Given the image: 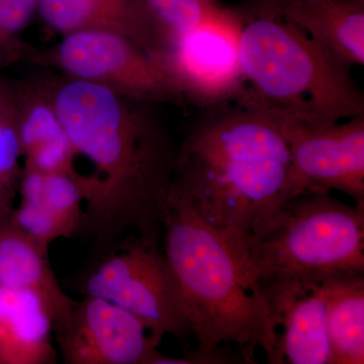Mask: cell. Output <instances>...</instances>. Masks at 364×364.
<instances>
[{"label":"cell","mask_w":364,"mask_h":364,"mask_svg":"<svg viewBox=\"0 0 364 364\" xmlns=\"http://www.w3.org/2000/svg\"><path fill=\"white\" fill-rule=\"evenodd\" d=\"M45 75L74 148L95 167L78 232L98 254L129 236L159 241L177 150L160 105L58 72Z\"/></svg>","instance_id":"1"},{"label":"cell","mask_w":364,"mask_h":364,"mask_svg":"<svg viewBox=\"0 0 364 364\" xmlns=\"http://www.w3.org/2000/svg\"><path fill=\"white\" fill-rule=\"evenodd\" d=\"M172 186L237 253L293 196L289 144L244 100L202 111L177 146Z\"/></svg>","instance_id":"2"},{"label":"cell","mask_w":364,"mask_h":364,"mask_svg":"<svg viewBox=\"0 0 364 364\" xmlns=\"http://www.w3.org/2000/svg\"><path fill=\"white\" fill-rule=\"evenodd\" d=\"M163 251L173 270L198 350L191 363H232L223 345L240 348L254 363L261 348L269 363L277 343L272 310L249 280L234 249L196 214L188 198L171 186L163 218Z\"/></svg>","instance_id":"3"},{"label":"cell","mask_w":364,"mask_h":364,"mask_svg":"<svg viewBox=\"0 0 364 364\" xmlns=\"http://www.w3.org/2000/svg\"><path fill=\"white\" fill-rule=\"evenodd\" d=\"M247 90L241 98L296 121L329 124L363 116L364 95L345 65L259 0L238 6Z\"/></svg>","instance_id":"4"},{"label":"cell","mask_w":364,"mask_h":364,"mask_svg":"<svg viewBox=\"0 0 364 364\" xmlns=\"http://www.w3.org/2000/svg\"><path fill=\"white\" fill-rule=\"evenodd\" d=\"M249 280L364 274V208L332 193L291 196L237 251Z\"/></svg>","instance_id":"5"},{"label":"cell","mask_w":364,"mask_h":364,"mask_svg":"<svg viewBox=\"0 0 364 364\" xmlns=\"http://www.w3.org/2000/svg\"><path fill=\"white\" fill-rule=\"evenodd\" d=\"M80 287L85 296L133 314L158 339L191 335L181 287L159 241L127 237L100 254Z\"/></svg>","instance_id":"6"},{"label":"cell","mask_w":364,"mask_h":364,"mask_svg":"<svg viewBox=\"0 0 364 364\" xmlns=\"http://www.w3.org/2000/svg\"><path fill=\"white\" fill-rule=\"evenodd\" d=\"M35 66L146 102L186 105L159 57L117 33L81 31L62 36L57 44L39 48Z\"/></svg>","instance_id":"7"},{"label":"cell","mask_w":364,"mask_h":364,"mask_svg":"<svg viewBox=\"0 0 364 364\" xmlns=\"http://www.w3.org/2000/svg\"><path fill=\"white\" fill-rule=\"evenodd\" d=\"M242 23L239 7L228 6L220 16L182 33L164 51L155 53L186 105L207 111L233 104L245 95L239 50Z\"/></svg>","instance_id":"8"},{"label":"cell","mask_w":364,"mask_h":364,"mask_svg":"<svg viewBox=\"0 0 364 364\" xmlns=\"http://www.w3.org/2000/svg\"><path fill=\"white\" fill-rule=\"evenodd\" d=\"M245 102L269 114L286 138L293 196L340 191L364 208V114L315 126Z\"/></svg>","instance_id":"9"},{"label":"cell","mask_w":364,"mask_h":364,"mask_svg":"<svg viewBox=\"0 0 364 364\" xmlns=\"http://www.w3.org/2000/svg\"><path fill=\"white\" fill-rule=\"evenodd\" d=\"M54 331L67 364H155L161 354L162 340L143 322L98 296L76 301Z\"/></svg>","instance_id":"10"},{"label":"cell","mask_w":364,"mask_h":364,"mask_svg":"<svg viewBox=\"0 0 364 364\" xmlns=\"http://www.w3.org/2000/svg\"><path fill=\"white\" fill-rule=\"evenodd\" d=\"M336 277L282 279L258 286L277 330V347L268 363L330 364L327 310Z\"/></svg>","instance_id":"11"},{"label":"cell","mask_w":364,"mask_h":364,"mask_svg":"<svg viewBox=\"0 0 364 364\" xmlns=\"http://www.w3.org/2000/svg\"><path fill=\"white\" fill-rule=\"evenodd\" d=\"M16 131L23 166L44 173H79L74 148L45 74L11 79Z\"/></svg>","instance_id":"12"},{"label":"cell","mask_w":364,"mask_h":364,"mask_svg":"<svg viewBox=\"0 0 364 364\" xmlns=\"http://www.w3.org/2000/svg\"><path fill=\"white\" fill-rule=\"evenodd\" d=\"M38 16L61 37L81 31L114 33L153 54L169 46L144 0H39Z\"/></svg>","instance_id":"13"},{"label":"cell","mask_w":364,"mask_h":364,"mask_svg":"<svg viewBox=\"0 0 364 364\" xmlns=\"http://www.w3.org/2000/svg\"><path fill=\"white\" fill-rule=\"evenodd\" d=\"M345 65L364 64V0H259Z\"/></svg>","instance_id":"14"},{"label":"cell","mask_w":364,"mask_h":364,"mask_svg":"<svg viewBox=\"0 0 364 364\" xmlns=\"http://www.w3.org/2000/svg\"><path fill=\"white\" fill-rule=\"evenodd\" d=\"M54 323L38 294L0 287V364H50Z\"/></svg>","instance_id":"15"},{"label":"cell","mask_w":364,"mask_h":364,"mask_svg":"<svg viewBox=\"0 0 364 364\" xmlns=\"http://www.w3.org/2000/svg\"><path fill=\"white\" fill-rule=\"evenodd\" d=\"M0 287L38 294L51 314L54 326L65 321L76 304L55 277L49 250L41 247L9 219L0 221Z\"/></svg>","instance_id":"16"},{"label":"cell","mask_w":364,"mask_h":364,"mask_svg":"<svg viewBox=\"0 0 364 364\" xmlns=\"http://www.w3.org/2000/svg\"><path fill=\"white\" fill-rule=\"evenodd\" d=\"M330 364L364 363V274L332 282L327 310Z\"/></svg>","instance_id":"17"},{"label":"cell","mask_w":364,"mask_h":364,"mask_svg":"<svg viewBox=\"0 0 364 364\" xmlns=\"http://www.w3.org/2000/svg\"><path fill=\"white\" fill-rule=\"evenodd\" d=\"M21 158L11 79L0 75V221L13 213L23 171Z\"/></svg>","instance_id":"18"},{"label":"cell","mask_w":364,"mask_h":364,"mask_svg":"<svg viewBox=\"0 0 364 364\" xmlns=\"http://www.w3.org/2000/svg\"><path fill=\"white\" fill-rule=\"evenodd\" d=\"M39 0H0V75L16 64L35 65L39 48L25 39Z\"/></svg>","instance_id":"19"},{"label":"cell","mask_w":364,"mask_h":364,"mask_svg":"<svg viewBox=\"0 0 364 364\" xmlns=\"http://www.w3.org/2000/svg\"><path fill=\"white\" fill-rule=\"evenodd\" d=\"M92 186V176L80 172L45 173L43 203L75 235L82 221V203L90 198Z\"/></svg>","instance_id":"20"},{"label":"cell","mask_w":364,"mask_h":364,"mask_svg":"<svg viewBox=\"0 0 364 364\" xmlns=\"http://www.w3.org/2000/svg\"><path fill=\"white\" fill-rule=\"evenodd\" d=\"M144 2L161 26L169 46L182 33L220 16L228 9L222 0H144Z\"/></svg>","instance_id":"21"},{"label":"cell","mask_w":364,"mask_h":364,"mask_svg":"<svg viewBox=\"0 0 364 364\" xmlns=\"http://www.w3.org/2000/svg\"><path fill=\"white\" fill-rule=\"evenodd\" d=\"M9 221L46 250H49V246L57 239L70 238L74 235L44 203L21 202L14 208Z\"/></svg>","instance_id":"22"},{"label":"cell","mask_w":364,"mask_h":364,"mask_svg":"<svg viewBox=\"0 0 364 364\" xmlns=\"http://www.w3.org/2000/svg\"><path fill=\"white\" fill-rule=\"evenodd\" d=\"M306 1H318V0H306Z\"/></svg>","instance_id":"23"}]
</instances>
